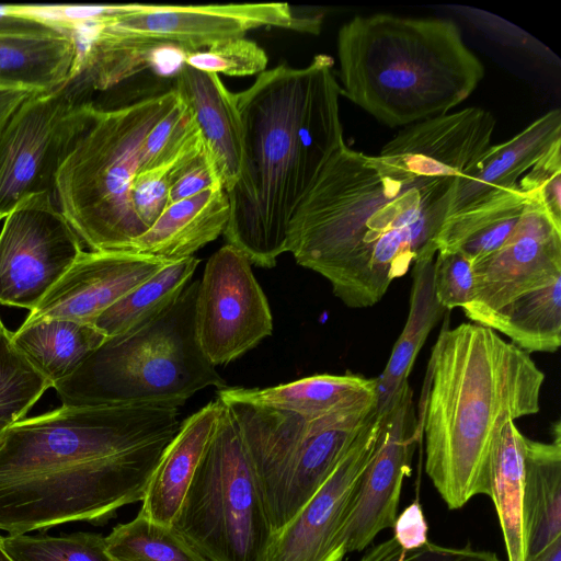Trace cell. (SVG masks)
<instances>
[{"instance_id": "obj_18", "label": "cell", "mask_w": 561, "mask_h": 561, "mask_svg": "<svg viewBox=\"0 0 561 561\" xmlns=\"http://www.w3.org/2000/svg\"><path fill=\"white\" fill-rule=\"evenodd\" d=\"M495 125L491 112L466 107L405 126L377 157L415 175L459 178L492 146Z\"/></svg>"}, {"instance_id": "obj_20", "label": "cell", "mask_w": 561, "mask_h": 561, "mask_svg": "<svg viewBox=\"0 0 561 561\" xmlns=\"http://www.w3.org/2000/svg\"><path fill=\"white\" fill-rule=\"evenodd\" d=\"M560 141L561 111L553 108L511 139L492 145L465 174L456 179L448 216L517 188L520 178Z\"/></svg>"}, {"instance_id": "obj_47", "label": "cell", "mask_w": 561, "mask_h": 561, "mask_svg": "<svg viewBox=\"0 0 561 561\" xmlns=\"http://www.w3.org/2000/svg\"><path fill=\"white\" fill-rule=\"evenodd\" d=\"M3 219V217L0 215V221Z\"/></svg>"}, {"instance_id": "obj_40", "label": "cell", "mask_w": 561, "mask_h": 561, "mask_svg": "<svg viewBox=\"0 0 561 561\" xmlns=\"http://www.w3.org/2000/svg\"><path fill=\"white\" fill-rule=\"evenodd\" d=\"M358 561H501L495 552L476 549L471 545L448 547L427 541L405 550L393 537L368 549Z\"/></svg>"}, {"instance_id": "obj_32", "label": "cell", "mask_w": 561, "mask_h": 561, "mask_svg": "<svg viewBox=\"0 0 561 561\" xmlns=\"http://www.w3.org/2000/svg\"><path fill=\"white\" fill-rule=\"evenodd\" d=\"M115 561H214L172 525H161L137 515L105 537Z\"/></svg>"}, {"instance_id": "obj_28", "label": "cell", "mask_w": 561, "mask_h": 561, "mask_svg": "<svg viewBox=\"0 0 561 561\" xmlns=\"http://www.w3.org/2000/svg\"><path fill=\"white\" fill-rule=\"evenodd\" d=\"M528 201L517 187L448 216L436 239L437 251L461 252L476 264L511 236Z\"/></svg>"}, {"instance_id": "obj_38", "label": "cell", "mask_w": 561, "mask_h": 561, "mask_svg": "<svg viewBox=\"0 0 561 561\" xmlns=\"http://www.w3.org/2000/svg\"><path fill=\"white\" fill-rule=\"evenodd\" d=\"M434 260V291L447 311L471 301L474 287L472 262L458 251H437Z\"/></svg>"}, {"instance_id": "obj_27", "label": "cell", "mask_w": 561, "mask_h": 561, "mask_svg": "<svg viewBox=\"0 0 561 561\" xmlns=\"http://www.w3.org/2000/svg\"><path fill=\"white\" fill-rule=\"evenodd\" d=\"M446 310L434 291V259L412 266L409 313L382 373L376 378V412L385 413L401 388L409 382L415 358L427 335Z\"/></svg>"}, {"instance_id": "obj_41", "label": "cell", "mask_w": 561, "mask_h": 561, "mask_svg": "<svg viewBox=\"0 0 561 561\" xmlns=\"http://www.w3.org/2000/svg\"><path fill=\"white\" fill-rule=\"evenodd\" d=\"M214 185H221V182L205 152L173 182L169 191V205L202 193Z\"/></svg>"}, {"instance_id": "obj_14", "label": "cell", "mask_w": 561, "mask_h": 561, "mask_svg": "<svg viewBox=\"0 0 561 561\" xmlns=\"http://www.w3.org/2000/svg\"><path fill=\"white\" fill-rule=\"evenodd\" d=\"M381 414L375 410L337 466L278 531L266 561H343L344 531L360 477L379 437Z\"/></svg>"}, {"instance_id": "obj_25", "label": "cell", "mask_w": 561, "mask_h": 561, "mask_svg": "<svg viewBox=\"0 0 561 561\" xmlns=\"http://www.w3.org/2000/svg\"><path fill=\"white\" fill-rule=\"evenodd\" d=\"M549 443L526 437L524 515L528 558L561 537V424L552 425Z\"/></svg>"}, {"instance_id": "obj_39", "label": "cell", "mask_w": 561, "mask_h": 561, "mask_svg": "<svg viewBox=\"0 0 561 561\" xmlns=\"http://www.w3.org/2000/svg\"><path fill=\"white\" fill-rule=\"evenodd\" d=\"M518 188L561 225V141L520 178Z\"/></svg>"}, {"instance_id": "obj_12", "label": "cell", "mask_w": 561, "mask_h": 561, "mask_svg": "<svg viewBox=\"0 0 561 561\" xmlns=\"http://www.w3.org/2000/svg\"><path fill=\"white\" fill-rule=\"evenodd\" d=\"M0 229V304L33 310L73 264L83 244L51 193L15 205Z\"/></svg>"}, {"instance_id": "obj_15", "label": "cell", "mask_w": 561, "mask_h": 561, "mask_svg": "<svg viewBox=\"0 0 561 561\" xmlns=\"http://www.w3.org/2000/svg\"><path fill=\"white\" fill-rule=\"evenodd\" d=\"M381 415L376 448L360 477L345 527L346 553L362 552L379 533L393 527L403 480L411 473L422 439L409 382Z\"/></svg>"}, {"instance_id": "obj_7", "label": "cell", "mask_w": 561, "mask_h": 561, "mask_svg": "<svg viewBox=\"0 0 561 561\" xmlns=\"http://www.w3.org/2000/svg\"><path fill=\"white\" fill-rule=\"evenodd\" d=\"M199 279L157 317L106 339L82 365L54 388L62 404H147L180 408L196 392L226 388L196 336Z\"/></svg>"}, {"instance_id": "obj_43", "label": "cell", "mask_w": 561, "mask_h": 561, "mask_svg": "<svg viewBox=\"0 0 561 561\" xmlns=\"http://www.w3.org/2000/svg\"><path fill=\"white\" fill-rule=\"evenodd\" d=\"M35 92L21 85L0 84V130L18 106Z\"/></svg>"}, {"instance_id": "obj_23", "label": "cell", "mask_w": 561, "mask_h": 561, "mask_svg": "<svg viewBox=\"0 0 561 561\" xmlns=\"http://www.w3.org/2000/svg\"><path fill=\"white\" fill-rule=\"evenodd\" d=\"M222 409L224 403L216 398L182 421L151 474L139 515L172 525Z\"/></svg>"}, {"instance_id": "obj_2", "label": "cell", "mask_w": 561, "mask_h": 561, "mask_svg": "<svg viewBox=\"0 0 561 561\" xmlns=\"http://www.w3.org/2000/svg\"><path fill=\"white\" fill-rule=\"evenodd\" d=\"M457 178H430L344 145L294 214L286 252L350 308L378 304L396 278L434 259Z\"/></svg>"}, {"instance_id": "obj_10", "label": "cell", "mask_w": 561, "mask_h": 561, "mask_svg": "<svg viewBox=\"0 0 561 561\" xmlns=\"http://www.w3.org/2000/svg\"><path fill=\"white\" fill-rule=\"evenodd\" d=\"M323 14L298 15L288 3L196 5L111 4L95 19L69 25L82 42L146 50L178 49L184 54L244 36L260 27L319 34Z\"/></svg>"}, {"instance_id": "obj_37", "label": "cell", "mask_w": 561, "mask_h": 561, "mask_svg": "<svg viewBox=\"0 0 561 561\" xmlns=\"http://www.w3.org/2000/svg\"><path fill=\"white\" fill-rule=\"evenodd\" d=\"M198 135L193 116L180 99L144 140L138 173L168 164ZM137 173V174H138Z\"/></svg>"}, {"instance_id": "obj_11", "label": "cell", "mask_w": 561, "mask_h": 561, "mask_svg": "<svg viewBox=\"0 0 561 561\" xmlns=\"http://www.w3.org/2000/svg\"><path fill=\"white\" fill-rule=\"evenodd\" d=\"M95 103L61 88L31 93L0 130V215L21 201L51 193L56 170L91 117Z\"/></svg>"}, {"instance_id": "obj_17", "label": "cell", "mask_w": 561, "mask_h": 561, "mask_svg": "<svg viewBox=\"0 0 561 561\" xmlns=\"http://www.w3.org/2000/svg\"><path fill=\"white\" fill-rule=\"evenodd\" d=\"M169 262L131 251L83 250L24 321L66 319L93 324Z\"/></svg>"}, {"instance_id": "obj_16", "label": "cell", "mask_w": 561, "mask_h": 561, "mask_svg": "<svg viewBox=\"0 0 561 561\" xmlns=\"http://www.w3.org/2000/svg\"><path fill=\"white\" fill-rule=\"evenodd\" d=\"M473 275L471 301L461 309L476 322L561 277V225L529 198L511 236L473 264Z\"/></svg>"}, {"instance_id": "obj_19", "label": "cell", "mask_w": 561, "mask_h": 561, "mask_svg": "<svg viewBox=\"0 0 561 561\" xmlns=\"http://www.w3.org/2000/svg\"><path fill=\"white\" fill-rule=\"evenodd\" d=\"M71 30L9 13L0 5V84L51 91L69 79L77 58Z\"/></svg>"}, {"instance_id": "obj_45", "label": "cell", "mask_w": 561, "mask_h": 561, "mask_svg": "<svg viewBox=\"0 0 561 561\" xmlns=\"http://www.w3.org/2000/svg\"><path fill=\"white\" fill-rule=\"evenodd\" d=\"M3 536L0 535V561H13L3 547Z\"/></svg>"}, {"instance_id": "obj_29", "label": "cell", "mask_w": 561, "mask_h": 561, "mask_svg": "<svg viewBox=\"0 0 561 561\" xmlns=\"http://www.w3.org/2000/svg\"><path fill=\"white\" fill-rule=\"evenodd\" d=\"M473 323L502 333L528 354L557 352L561 345V277Z\"/></svg>"}, {"instance_id": "obj_44", "label": "cell", "mask_w": 561, "mask_h": 561, "mask_svg": "<svg viewBox=\"0 0 561 561\" xmlns=\"http://www.w3.org/2000/svg\"><path fill=\"white\" fill-rule=\"evenodd\" d=\"M527 561H561V537L556 538L538 553L529 557Z\"/></svg>"}, {"instance_id": "obj_33", "label": "cell", "mask_w": 561, "mask_h": 561, "mask_svg": "<svg viewBox=\"0 0 561 561\" xmlns=\"http://www.w3.org/2000/svg\"><path fill=\"white\" fill-rule=\"evenodd\" d=\"M51 385L15 347L0 318V423L24 419Z\"/></svg>"}, {"instance_id": "obj_36", "label": "cell", "mask_w": 561, "mask_h": 561, "mask_svg": "<svg viewBox=\"0 0 561 561\" xmlns=\"http://www.w3.org/2000/svg\"><path fill=\"white\" fill-rule=\"evenodd\" d=\"M267 62L265 50L244 36L218 41L183 57V64L194 69L234 77L260 75L266 70Z\"/></svg>"}, {"instance_id": "obj_6", "label": "cell", "mask_w": 561, "mask_h": 561, "mask_svg": "<svg viewBox=\"0 0 561 561\" xmlns=\"http://www.w3.org/2000/svg\"><path fill=\"white\" fill-rule=\"evenodd\" d=\"M178 101L173 84L124 105H95L59 163L53 199L90 250L126 251L147 231L135 214L131 185L145 138Z\"/></svg>"}, {"instance_id": "obj_24", "label": "cell", "mask_w": 561, "mask_h": 561, "mask_svg": "<svg viewBox=\"0 0 561 561\" xmlns=\"http://www.w3.org/2000/svg\"><path fill=\"white\" fill-rule=\"evenodd\" d=\"M230 205L221 185L170 204L154 224L126 251L176 261L193 254L224 233Z\"/></svg>"}, {"instance_id": "obj_13", "label": "cell", "mask_w": 561, "mask_h": 561, "mask_svg": "<svg viewBox=\"0 0 561 561\" xmlns=\"http://www.w3.org/2000/svg\"><path fill=\"white\" fill-rule=\"evenodd\" d=\"M195 329L203 353L215 367L239 358L272 335L267 298L249 259L231 244L206 262L198 284Z\"/></svg>"}, {"instance_id": "obj_42", "label": "cell", "mask_w": 561, "mask_h": 561, "mask_svg": "<svg viewBox=\"0 0 561 561\" xmlns=\"http://www.w3.org/2000/svg\"><path fill=\"white\" fill-rule=\"evenodd\" d=\"M392 528V537L405 550L417 549L428 541V526L419 501L411 503L397 516Z\"/></svg>"}, {"instance_id": "obj_35", "label": "cell", "mask_w": 561, "mask_h": 561, "mask_svg": "<svg viewBox=\"0 0 561 561\" xmlns=\"http://www.w3.org/2000/svg\"><path fill=\"white\" fill-rule=\"evenodd\" d=\"M204 153L205 148L198 134L168 164L136 174L131 185V203L136 216L147 230L168 207L173 182Z\"/></svg>"}, {"instance_id": "obj_9", "label": "cell", "mask_w": 561, "mask_h": 561, "mask_svg": "<svg viewBox=\"0 0 561 561\" xmlns=\"http://www.w3.org/2000/svg\"><path fill=\"white\" fill-rule=\"evenodd\" d=\"M224 404L254 463L274 533L323 484L375 410L309 420L245 403Z\"/></svg>"}, {"instance_id": "obj_1", "label": "cell", "mask_w": 561, "mask_h": 561, "mask_svg": "<svg viewBox=\"0 0 561 561\" xmlns=\"http://www.w3.org/2000/svg\"><path fill=\"white\" fill-rule=\"evenodd\" d=\"M179 414L165 405L61 404L9 425L0 439V531L102 525L141 502Z\"/></svg>"}, {"instance_id": "obj_21", "label": "cell", "mask_w": 561, "mask_h": 561, "mask_svg": "<svg viewBox=\"0 0 561 561\" xmlns=\"http://www.w3.org/2000/svg\"><path fill=\"white\" fill-rule=\"evenodd\" d=\"M174 88L188 107L206 153L228 192L236 183L241 165L243 128L237 93L230 92L218 75L182 64Z\"/></svg>"}, {"instance_id": "obj_26", "label": "cell", "mask_w": 561, "mask_h": 561, "mask_svg": "<svg viewBox=\"0 0 561 561\" xmlns=\"http://www.w3.org/2000/svg\"><path fill=\"white\" fill-rule=\"evenodd\" d=\"M105 340L94 324L66 319L24 321L12 332L15 347L53 388L70 377Z\"/></svg>"}, {"instance_id": "obj_30", "label": "cell", "mask_w": 561, "mask_h": 561, "mask_svg": "<svg viewBox=\"0 0 561 561\" xmlns=\"http://www.w3.org/2000/svg\"><path fill=\"white\" fill-rule=\"evenodd\" d=\"M526 436L508 423L497 443L490 473L489 496L494 503L508 561L528 560L524 515V456Z\"/></svg>"}, {"instance_id": "obj_46", "label": "cell", "mask_w": 561, "mask_h": 561, "mask_svg": "<svg viewBox=\"0 0 561 561\" xmlns=\"http://www.w3.org/2000/svg\"><path fill=\"white\" fill-rule=\"evenodd\" d=\"M8 426H9V424H7V423H0V439L2 438L3 433Z\"/></svg>"}, {"instance_id": "obj_34", "label": "cell", "mask_w": 561, "mask_h": 561, "mask_svg": "<svg viewBox=\"0 0 561 561\" xmlns=\"http://www.w3.org/2000/svg\"><path fill=\"white\" fill-rule=\"evenodd\" d=\"M2 541L13 561H115L107 552L105 537L95 533L8 535Z\"/></svg>"}, {"instance_id": "obj_22", "label": "cell", "mask_w": 561, "mask_h": 561, "mask_svg": "<svg viewBox=\"0 0 561 561\" xmlns=\"http://www.w3.org/2000/svg\"><path fill=\"white\" fill-rule=\"evenodd\" d=\"M376 388V378L321 374L266 388L227 386L217 391V398L224 403H245L313 420L373 410Z\"/></svg>"}, {"instance_id": "obj_31", "label": "cell", "mask_w": 561, "mask_h": 561, "mask_svg": "<svg viewBox=\"0 0 561 561\" xmlns=\"http://www.w3.org/2000/svg\"><path fill=\"white\" fill-rule=\"evenodd\" d=\"M199 262L194 255L169 262L105 310L93 324L106 339L145 324L178 299Z\"/></svg>"}, {"instance_id": "obj_8", "label": "cell", "mask_w": 561, "mask_h": 561, "mask_svg": "<svg viewBox=\"0 0 561 561\" xmlns=\"http://www.w3.org/2000/svg\"><path fill=\"white\" fill-rule=\"evenodd\" d=\"M172 526L214 561H266L274 531L254 463L225 404Z\"/></svg>"}, {"instance_id": "obj_4", "label": "cell", "mask_w": 561, "mask_h": 561, "mask_svg": "<svg viewBox=\"0 0 561 561\" xmlns=\"http://www.w3.org/2000/svg\"><path fill=\"white\" fill-rule=\"evenodd\" d=\"M545 373L495 331L444 327L427 364L417 425L425 472L450 510L490 493L493 456L508 423L540 410Z\"/></svg>"}, {"instance_id": "obj_3", "label": "cell", "mask_w": 561, "mask_h": 561, "mask_svg": "<svg viewBox=\"0 0 561 561\" xmlns=\"http://www.w3.org/2000/svg\"><path fill=\"white\" fill-rule=\"evenodd\" d=\"M334 60L280 64L237 93L243 128L239 176L226 192L228 244L272 268L286 252L290 220L329 160L345 145Z\"/></svg>"}, {"instance_id": "obj_5", "label": "cell", "mask_w": 561, "mask_h": 561, "mask_svg": "<svg viewBox=\"0 0 561 561\" xmlns=\"http://www.w3.org/2000/svg\"><path fill=\"white\" fill-rule=\"evenodd\" d=\"M336 51L341 94L389 127L448 113L484 77L458 25L443 18L356 15L341 25Z\"/></svg>"}]
</instances>
